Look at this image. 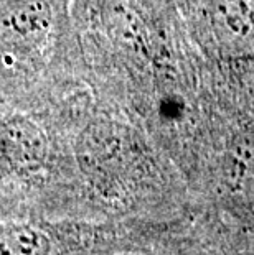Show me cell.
I'll return each mask as SVG.
<instances>
[{"mask_svg":"<svg viewBox=\"0 0 254 255\" xmlns=\"http://www.w3.org/2000/svg\"><path fill=\"white\" fill-rule=\"evenodd\" d=\"M84 216L59 107L26 112L0 102V219Z\"/></svg>","mask_w":254,"mask_h":255,"instance_id":"cell-2","label":"cell"},{"mask_svg":"<svg viewBox=\"0 0 254 255\" xmlns=\"http://www.w3.org/2000/svg\"><path fill=\"white\" fill-rule=\"evenodd\" d=\"M124 234L64 219H0V255H91L122 246Z\"/></svg>","mask_w":254,"mask_h":255,"instance_id":"cell-4","label":"cell"},{"mask_svg":"<svg viewBox=\"0 0 254 255\" xmlns=\"http://www.w3.org/2000/svg\"><path fill=\"white\" fill-rule=\"evenodd\" d=\"M188 36L205 58L254 61V0H172Z\"/></svg>","mask_w":254,"mask_h":255,"instance_id":"cell-3","label":"cell"},{"mask_svg":"<svg viewBox=\"0 0 254 255\" xmlns=\"http://www.w3.org/2000/svg\"><path fill=\"white\" fill-rule=\"evenodd\" d=\"M89 86L73 0H0V102L51 112Z\"/></svg>","mask_w":254,"mask_h":255,"instance_id":"cell-1","label":"cell"}]
</instances>
